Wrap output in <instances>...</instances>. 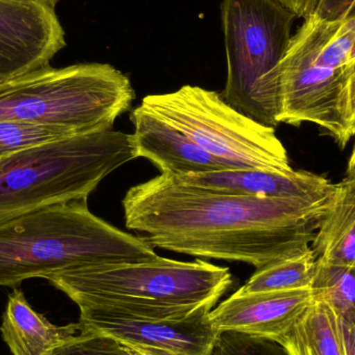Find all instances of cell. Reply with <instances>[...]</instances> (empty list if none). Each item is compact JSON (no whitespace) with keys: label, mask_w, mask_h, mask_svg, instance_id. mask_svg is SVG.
<instances>
[{"label":"cell","mask_w":355,"mask_h":355,"mask_svg":"<svg viewBox=\"0 0 355 355\" xmlns=\"http://www.w3.org/2000/svg\"><path fill=\"white\" fill-rule=\"evenodd\" d=\"M346 102H347L348 121H349L350 126L355 135V64L352 75H350L349 81H348Z\"/></svg>","instance_id":"cb8c5ba5"},{"label":"cell","mask_w":355,"mask_h":355,"mask_svg":"<svg viewBox=\"0 0 355 355\" xmlns=\"http://www.w3.org/2000/svg\"><path fill=\"white\" fill-rule=\"evenodd\" d=\"M354 64L355 17L304 19L279 64V124L317 125L345 147L355 135L346 102Z\"/></svg>","instance_id":"5b68a950"},{"label":"cell","mask_w":355,"mask_h":355,"mask_svg":"<svg viewBox=\"0 0 355 355\" xmlns=\"http://www.w3.org/2000/svg\"><path fill=\"white\" fill-rule=\"evenodd\" d=\"M135 97L130 79L110 64L47 66L0 83V120L72 135L112 130Z\"/></svg>","instance_id":"8992f818"},{"label":"cell","mask_w":355,"mask_h":355,"mask_svg":"<svg viewBox=\"0 0 355 355\" xmlns=\"http://www.w3.org/2000/svg\"><path fill=\"white\" fill-rule=\"evenodd\" d=\"M349 17H355V6L354 8H352V12H350L349 16H348V18H349Z\"/></svg>","instance_id":"4316f807"},{"label":"cell","mask_w":355,"mask_h":355,"mask_svg":"<svg viewBox=\"0 0 355 355\" xmlns=\"http://www.w3.org/2000/svg\"><path fill=\"white\" fill-rule=\"evenodd\" d=\"M141 104L185 133L227 170L293 171L275 128L238 112L216 92L183 85L172 93L147 96Z\"/></svg>","instance_id":"ba28073f"},{"label":"cell","mask_w":355,"mask_h":355,"mask_svg":"<svg viewBox=\"0 0 355 355\" xmlns=\"http://www.w3.org/2000/svg\"><path fill=\"white\" fill-rule=\"evenodd\" d=\"M155 248L96 216L87 198L0 221V287L89 265L154 260Z\"/></svg>","instance_id":"7a4b0ae2"},{"label":"cell","mask_w":355,"mask_h":355,"mask_svg":"<svg viewBox=\"0 0 355 355\" xmlns=\"http://www.w3.org/2000/svg\"><path fill=\"white\" fill-rule=\"evenodd\" d=\"M212 308L139 311L116 306L79 309L80 331L114 340L135 355H212L220 334Z\"/></svg>","instance_id":"9c48e42d"},{"label":"cell","mask_w":355,"mask_h":355,"mask_svg":"<svg viewBox=\"0 0 355 355\" xmlns=\"http://www.w3.org/2000/svg\"><path fill=\"white\" fill-rule=\"evenodd\" d=\"M78 309L116 306L139 311L214 308L233 284L227 267L158 256L141 262L89 265L45 277Z\"/></svg>","instance_id":"277c9868"},{"label":"cell","mask_w":355,"mask_h":355,"mask_svg":"<svg viewBox=\"0 0 355 355\" xmlns=\"http://www.w3.org/2000/svg\"><path fill=\"white\" fill-rule=\"evenodd\" d=\"M49 355H135L114 340L91 331L78 335L58 346Z\"/></svg>","instance_id":"ffe728a7"},{"label":"cell","mask_w":355,"mask_h":355,"mask_svg":"<svg viewBox=\"0 0 355 355\" xmlns=\"http://www.w3.org/2000/svg\"><path fill=\"white\" fill-rule=\"evenodd\" d=\"M313 302L311 288L257 293L236 291L212 309L210 319L219 334H239L275 343Z\"/></svg>","instance_id":"8fae6325"},{"label":"cell","mask_w":355,"mask_h":355,"mask_svg":"<svg viewBox=\"0 0 355 355\" xmlns=\"http://www.w3.org/2000/svg\"><path fill=\"white\" fill-rule=\"evenodd\" d=\"M317 258L312 248L291 258L261 267L238 291L241 293L286 291L311 288Z\"/></svg>","instance_id":"e0dca14e"},{"label":"cell","mask_w":355,"mask_h":355,"mask_svg":"<svg viewBox=\"0 0 355 355\" xmlns=\"http://www.w3.org/2000/svg\"><path fill=\"white\" fill-rule=\"evenodd\" d=\"M69 137L73 135L60 129L19 121L0 120V160L29 148Z\"/></svg>","instance_id":"d6986e66"},{"label":"cell","mask_w":355,"mask_h":355,"mask_svg":"<svg viewBox=\"0 0 355 355\" xmlns=\"http://www.w3.org/2000/svg\"><path fill=\"white\" fill-rule=\"evenodd\" d=\"M297 18L277 0H223L227 83L221 98L252 120L279 125V64Z\"/></svg>","instance_id":"52a82bcc"},{"label":"cell","mask_w":355,"mask_h":355,"mask_svg":"<svg viewBox=\"0 0 355 355\" xmlns=\"http://www.w3.org/2000/svg\"><path fill=\"white\" fill-rule=\"evenodd\" d=\"M311 291L315 302L329 306L341 320L355 322V268L317 259Z\"/></svg>","instance_id":"ac0fdd59"},{"label":"cell","mask_w":355,"mask_h":355,"mask_svg":"<svg viewBox=\"0 0 355 355\" xmlns=\"http://www.w3.org/2000/svg\"><path fill=\"white\" fill-rule=\"evenodd\" d=\"M331 202L212 191L160 174L132 186L122 205L127 229L153 248L259 269L311 250Z\"/></svg>","instance_id":"6da1fadb"},{"label":"cell","mask_w":355,"mask_h":355,"mask_svg":"<svg viewBox=\"0 0 355 355\" xmlns=\"http://www.w3.org/2000/svg\"><path fill=\"white\" fill-rule=\"evenodd\" d=\"M0 333L12 355H49L80 333L78 322L56 325L37 313L22 290L10 293Z\"/></svg>","instance_id":"5bb4252c"},{"label":"cell","mask_w":355,"mask_h":355,"mask_svg":"<svg viewBox=\"0 0 355 355\" xmlns=\"http://www.w3.org/2000/svg\"><path fill=\"white\" fill-rule=\"evenodd\" d=\"M33 1L42 2V3L49 4V6H53L55 8L56 3L60 0H33Z\"/></svg>","instance_id":"484cf974"},{"label":"cell","mask_w":355,"mask_h":355,"mask_svg":"<svg viewBox=\"0 0 355 355\" xmlns=\"http://www.w3.org/2000/svg\"><path fill=\"white\" fill-rule=\"evenodd\" d=\"M174 178L180 183L212 191L261 198H291L311 204H327L337 191V184L304 171L279 173L262 170H225Z\"/></svg>","instance_id":"7c38bea8"},{"label":"cell","mask_w":355,"mask_h":355,"mask_svg":"<svg viewBox=\"0 0 355 355\" xmlns=\"http://www.w3.org/2000/svg\"><path fill=\"white\" fill-rule=\"evenodd\" d=\"M293 12L298 18L306 19L314 14L319 0H277Z\"/></svg>","instance_id":"7402d4cb"},{"label":"cell","mask_w":355,"mask_h":355,"mask_svg":"<svg viewBox=\"0 0 355 355\" xmlns=\"http://www.w3.org/2000/svg\"><path fill=\"white\" fill-rule=\"evenodd\" d=\"M311 248L319 260L355 268V181L337 184Z\"/></svg>","instance_id":"9a60e30c"},{"label":"cell","mask_w":355,"mask_h":355,"mask_svg":"<svg viewBox=\"0 0 355 355\" xmlns=\"http://www.w3.org/2000/svg\"><path fill=\"white\" fill-rule=\"evenodd\" d=\"M275 343L285 355H345L339 318L329 306L315 300Z\"/></svg>","instance_id":"2e32d148"},{"label":"cell","mask_w":355,"mask_h":355,"mask_svg":"<svg viewBox=\"0 0 355 355\" xmlns=\"http://www.w3.org/2000/svg\"><path fill=\"white\" fill-rule=\"evenodd\" d=\"M53 6L0 0V83L49 66L66 46Z\"/></svg>","instance_id":"30bf717a"},{"label":"cell","mask_w":355,"mask_h":355,"mask_svg":"<svg viewBox=\"0 0 355 355\" xmlns=\"http://www.w3.org/2000/svg\"><path fill=\"white\" fill-rule=\"evenodd\" d=\"M139 158L132 135L81 133L0 160V221L42 207L83 200L121 166Z\"/></svg>","instance_id":"3957f363"},{"label":"cell","mask_w":355,"mask_h":355,"mask_svg":"<svg viewBox=\"0 0 355 355\" xmlns=\"http://www.w3.org/2000/svg\"><path fill=\"white\" fill-rule=\"evenodd\" d=\"M354 6L355 0H319L312 16L324 22H342L348 18Z\"/></svg>","instance_id":"44dd1931"},{"label":"cell","mask_w":355,"mask_h":355,"mask_svg":"<svg viewBox=\"0 0 355 355\" xmlns=\"http://www.w3.org/2000/svg\"><path fill=\"white\" fill-rule=\"evenodd\" d=\"M339 323L341 327L344 354L355 355V322H348L339 318Z\"/></svg>","instance_id":"603a6c76"},{"label":"cell","mask_w":355,"mask_h":355,"mask_svg":"<svg viewBox=\"0 0 355 355\" xmlns=\"http://www.w3.org/2000/svg\"><path fill=\"white\" fill-rule=\"evenodd\" d=\"M137 156L150 160L160 173L180 177L227 170L189 137L139 104L131 110Z\"/></svg>","instance_id":"4fadbf2b"},{"label":"cell","mask_w":355,"mask_h":355,"mask_svg":"<svg viewBox=\"0 0 355 355\" xmlns=\"http://www.w3.org/2000/svg\"><path fill=\"white\" fill-rule=\"evenodd\" d=\"M347 178L352 180V181H355V141L354 148H352V155H350L349 162H348Z\"/></svg>","instance_id":"d4e9b609"}]
</instances>
